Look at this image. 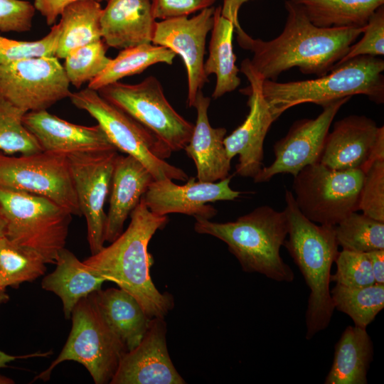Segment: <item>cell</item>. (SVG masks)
I'll list each match as a JSON object with an SVG mask.
<instances>
[{
  "label": "cell",
  "instance_id": "13",
  "mask_svg": "<svg viewBox=\"0 0 384 384\" xmlns=\"http://www.w3.org/2000/svg\"><path fill=\"white\" fill-rule=\"evenodd\" d=\"M117 156V150L67 155L78 202L86 220L91 255L105 247L107 214L104 206L110 191Z\"/></svg>",
  "mask_w": 384,
  "mask_h": 384
},
{
  "label": "cell",
  "instance_id": "19",
  "mask_svg": "<svg viewBox=\"0 0 384 384\" xmlns=\"http://www.w3.org/2000/svg\"><path fill=\"white\" fill-rule=\"evenodd\" d=\"M23 122L44 151L68 155L117 150L99 124L91 127L75 124L47 110L28 112L23 117Z\"/></svg>",
  "mask_w": 384,
  "mask_h": 384
},
{
  "label": "cell",
  "instance_id": "37",
  "mask_svg": "<svg viewBox=\"0 0 384 384\" xmlns=\"http://www.w3.org/2000/svg\"><path fill=\"white\" fill-rule=\"evenodd\" d=\"M336 272L331 282L349 287H363L375 283L367 252L342 250L335 260Z\"/></svg>",
  "mask_w": 384,
  "mask_h": 384
},
{
  "label": "cell",
  "instance_id": "35",
  "mask_svg": "<svg viewBox=\"0 0 384 384\" xmlns=\"http://www.w3.org/2000/svg\"><path fill=\"white\" fill-rule=\"evenodd\" d=\"M107 45L102 40L79 47L65 59L64 70L70 84L80 88L98 75L110 63Z\"/></svg>",
  "mask_w": 384,
  "mask_h": 384
},
{
  "label": "cell",
  "instance_id": "27",
  "mask_svg": "<svg viewBox=\"0 0 384 384\" xmlns=\"http://www.w3.org/2000/svg\"><path fill=\"white\" fill-rule=\"evenodd\" d=\"M209 55L204 63L205 75L215 74L216 84L212 97L217 99L235 90L240 84V70L235 65L233 37V22L221 14V6L215 8L211 29Z\"/></svg>",
  "mask_w": 384,
  "mask_h": 384
},
{
  "label": "cell",
  "instance_id": "39",
  "mask_svg": "<svg viewBox=\"0 0 384 384\" xmlns=\"http://www.w3.org/2000/svg\"><path fill=\"white\" fill-rule=\"evenodd\" d=\"M363 33L361 40L352 44L347 53L334 67L359 55L378 57L384 55V5L371 15Z\"/></svg>",
  "mask_w": 384,
  "mask_h": 384
},
{
  "label": "cell",
  "instance_id": "6",
  "mask_svg": "<svg viewBox=\"0 0 384 384\" xmlns=\"http://www.w3.org/2000/svg\"><path fill=\"white\" fill-rule=\"evenodd\" d=\"M4 236L55 264L65 247L72 214L44 196L0 188Z\"/></svg>",
  "mask_w": 384,
  "mask_h": 384
},
{
  "label": "cell",
  "instance_id": "28",
  "mask_svg": "<svg viewBox=\"0 0 384 384\" xmlns=\"http://www.w3.org/2000/svg\"><path fill=\"white\" fill-rule=\"evenodd\" d=\"M102 9L95 0H80L68 5L60 14L55 56L64 59L72 50L102 40Z\"/></svg>",
  "mask_w": 384,
  "mask_h": 384
},
{
  "label": "cell",
  "instance_id": "3",
  "mask_svg": "<svg viewBox=\"0 0 384 384\" xmlns=\"http://www.w3.org/2000/svg\"><path fill=\"white\" fill-rule=\"evenodd\" d=\"M283 210L288 223L284 245L303 275L310 294L306 311V338L326 329L335 309L331 290V270L339 252L335 226L317 225L299 210L293 193L285 191Z\"/></svg>",
  "mask_w": 384,
  "mask_h": 384
},
{
  "label": "cell",
  "instance_id": "26",
  "mask_svg": "<svg viewBox=\"0 0 384 384\" xmlns=\"http://www.w3.org/2000/svg\"><path fill=\"white\" fill-rule=\"evenodd\" d=\"M366 328L347 326L335 346L325 384H366L373 346Z\"/></svg>",
  "mask_w": 384,
  "mask_h": 384
},
{
  "label": "cell",
  "instance_id": "2",
  "mask_svg": "<svg viewBox=\"0 0 384 384\" xmlns=\"http://www.w3.org/2000/svg\"><path fill=\"white\" fill-rule=\"evenodd\" d=\"M129 216L127 228L83 262L132 294L149 318H164L174 308V300L171 294L160 292L152 282L148 245L155 233L166 225L168 218L151 212L142 198Z\"/></svg>",
  "mask_w": 384,
  "mask_h": 384
},
{
  "label": "cell",
  "instance_id": "43",
  "mask_svg": "<svg viewBox=\"0 0 384 384\" xmlns=\"http://www.w3.org/2000/svg\"><path fill=\"white\" fill-rule=\"evenodd\" d=\"M375 283L384 284V250L367 252Z\"/></svg>",
  "mask_w": 384,
  "mask_h": 384
},
{
  "label": "cell",
  "instance_id": "34",
  "mask_svg": "<svg viewBox=\"0 0 384 384\" xmlns=\"http://www.w3.org/2000/svg\"><path fill=\"white\" fill-rule=\"evenodd\" d=\"M26 113L0 95V151L5 154H31L43 151L23 124Z\"/></svg>",
  "mask_w": 384,
  "mask_h": 384
},
{
  "label": "cell",
  "instance_id": "44",
  "mask_svg": "<svg viewBox=\"0 0 384 384\" xmlns=\"http://www.w3.org/2000/svg\"><path fill=\"white\" fill-rule=\"evenodd\" d=\"M250 0H225L221 6V14L231 20L234 26L239 23L238 13L241 6Z\"/></svg>",
  "mask_w": 384,
  "mask_h": 384
},
{
  "label": "cell",
  "instance_id": "15",
  "mask_svg": "<svg viewBox=\"0 0 384 384\" xmlns=\"http://www.w3.org/2000/svg\"><path fill=\"white\" fill-rule=\"evenodd\" d=\"M240 71L250 82V86L243 90L249 96L250 111L242 124L225 137L223 144L230 160L236 155L239 156L235 166L236 174L254 178L264 167L263 144L275 120L262 94L263 80L251 68L249 59L242 62Z\"/></svg>",
  "mask_w": 384,
  "mask_h": 384
},
{
  "label": "cell",
  "instance_id": "24",
  "mask_svg": "<svg viewBox=\"0 0 384 384\" xmlns=\"http://www.w3.org/2000/svg\"><path fill=\"white\" fill-rule=\"evenodd\" d=\"M55 269L43 277L41 287L62 301L66 319L82 298L101 289L106 280L64 247L58 254Z\"/></svg>",
  "mask_w": 384,
  "mask_h": 384
},
{
  "label": "cell",
  "instance_id": "45",
  "mask_svg": "<svg viewBox=\"0 0 384 384\" xmlns=\"http://www.w3.org/2000/svg\"><path fill=\"white\" fill-rule=\"evenodd\" d=\"M48 354V353H36V354H32V355H28V356H11V355L7 354L4 351H0V368L7 367V363L16 360V358H26V357L35 356H46Z\"/></svg>",
  "mask_w": 384,
  "mask_h": 384
},
{
  "label": "cell",
  "instance_id": "25",
  "mask_svg": "<svg viewBox=\"0 0 384 384\" xmlns=\"http://www.w3.org/2000/svg\"><path fill=\"white\" fill-rule=\"evenodd\" d=\"M95 297L104 318L127 351L135 348L151 321L138 301L121 288L100 289Z\"/></svg>",
  "mask_w": 384,
  "mask_h": 384
},
{
  "label": "cell",
  "instance_id": "22",
  "mask_svg": "<svg viewBox=\"0 0 384 384\" xmlns=\"http://www.w3.org/2000/svg\"><path fill=\"white\" fill-rule=\"evenodd\" d=\"M100 26L107 47L122 50L151 43L156 19L151 0H105Z\"/></svg>",
  "mask_w": 384,
  "mask_h": 384
},
{
  "label": "cell",
  "instance_id": "31",
  "mask_svg": "<svg viewBox=\"0 0 384 384\" xmlns=\"http://www.w3.org/2000/svg\"><path fill=\"white\" fill-rule=\"evenodd\" d=\"M46 263L36 251L0 236V285L17 288L46 272Z\"/></svg>",
  "mask_w": 384,
  "mask_h": 384
},
{
  "label": "cell",
  "instance_id": "16",
  "mask_svg": "<svg viewBox=\"0 0 384 384\" xmlns=\"http://www.w3.org/2000/svg\"><path fill=\"white\" fill-rule=\"evenodd\" d=\"M215 9L210 6L191 18L181 16L155 23L151 43L171 50L179 55L184 63L188 107H193L198 92L208 82L203 69L206 40L213 28Z\"/></svg>",
  "mask_w": 384,
  "mask_h": 384
},
{
  "label": "cell",
  "instance_id": "12",
  "mask_svg": "<svg viewBox=\"0 0 384 384\" xmlns=\"http://www.w3.org/2000/svg\"><path fill=\"white\" fill-rule=\"evenodd\" d=\"M69 86L63 65L54 55L0 65V95L26 112L47 110L69 97Z\"/></svg>",
  "mask_w": 384,
  "mask_h": 384
},
{
  "label": "cell",
  "instance_id": "8",
  "mask_svg": "<svg viewBox=\"0 0 384 384\" xmlns=\"http://www.w3.org/2000/svg\"><path fill=\"white\" fill-rule=\"evenodd\" d=\"M70 319L71 330L62 351L35 380H47L55 366L73 361L85 366L95 383H110L127 349L102 314L95 292L77 303Z\"/></svg>",
  "mask_w": 384,
  "mask_h": 384
},
{
  "label": "cell",
  "instance_id": "38",
  "mask_svg": "<svg viewBox=\"0 0 384 384\" xmlns=\"http://www.w3.org/2000/svg\"><path fill=\"white\" fill-rule=\"evenodd\" d=\"M363 172L358 210L384 222V159L373 161Z\"/></svg>",
  "mask_w": 384,
  "mask_h": 384
},
{
  "label": "cell",
  "instance_id": "5",
  "mask_svg": "<svg viewBox=\"0 0 384 384\" xmlns=\"http://www.w3.org/2000/svg\"><path fill=\"white\" fill-rule=\"evenodd\" d=\"M384 60L359 55L333 68L316 78L277 82L263 80L262 91L274 120L288 109L311 102L321 107L352 97L366 95L376 104L384 102Z\"/></svg>",
  "mask_w": 384,
  "mask_h": 384
},
{
  "label": "cell",
  "instance_id": "47",
  "mask_svg": "<svg viewBox=\"0 0 384 384\" xmlns=\"http://www.w3.org/2000/svg\"><path fill=\"white\" fill-rule=\"evenodd\" d=\"M5 225V220L0 210V236L4 235Z\"/></svg>",
  "mask_w": 384,
  "mask_h": 384
},
{
  "label": "cell",
  "instance_id": "18",
  "mask_svg": "<svg viewBox=\"0 0 384 384\" xmlns=\"http://www.w3.org/2000/svg\"><path fill=\"white\" fill-rule=\"evenodd\" d=\"M172 363L163 317L151 319L140 343L122 356L111 384H185Z\"/></svg>",
  "mask_w": 384,
  "mask_h": 384
},
{
  "label": "cell",
  "instance_id": "4",
  "mask_svg": "<svg viewBox=\"0 0 384 384\" xmlns=\"http://www.w3.org/2000/svg\"><path fill=\"white\" fill-rule=\"evenodd\" d=\"M194 230L223 241L244 272L259 273L277 282L293 281L294 272L280 255L288 233L284 211L262 206L231 222L197 218Z\"/></svg>",
  "mask_w": 384,
  "mask_h": 384
},
{
  "label": "cell",
  "instance_id": "41",
  "mask_svg": "<svg viewBox=\"0 0 384 384\" xmlns=\"http://www.w3.org/2000/svg\"><path fill=\"white\" fill-rule=\"evenodd\" d=\"M215 0H151L155 19L188 16L191 14L212 6Z\"/></svg>",
  "mask_w": 384,
  "mask_h": 384
},
{
  "label": "cell",
  "instance_id": "21",
  "mask_svg": "<svg viewBox=\"0 0 384 384\" xmlns=\"http://www.w3.org/2000/svg\"><path fill=\"white\" fill-rule=\"evenodd\" d=\"M210 99L199 91L193 107L197 117L188 143L183 149L194 161L196 178L202 182H215L229 176L231 160L228 158L223 139L227 130L213 128L209 122L208 110Z\"/></svg>",
  "mask_w": 384,
  "mask_h": 384
},
{
  "label": "cell",
  "instance_id": "11",
  "mask_svg": "<svg viewBox=\"0 0 384 384\" xmlns=\"http://www.w3.org/2000/svg\"><path fill=\"white\" fill-rule=\"evenodd\" d=\"M0 188L44 196L73 215H82L67 155L42 151L15 156L0 151Z\"/></svg>",
  "mask_w": 384,
  "mask_h": 384
},
{
  "label": "cell",
  "instance_id": "10",
  "mask_svg": "<svg viewBox=\"0 0 384 384\" xmlns=\"http://www.w3.org/2000/svg\"><path fill=\"white\" fill-rule=\"evenodd\" d=\"M97 92L151 131L172 152L183 149L188 143L194 124L173 108L154 76L137 84L115 82Z\"/></svg>",
  "mask_w": 384,
  "mask_h": 384
},
{
  "label": "cell",
  "instance_id": "23",
  "mask_svg": "<svg viewBox=\"0 0 384 384\" xmlns=\"http://www.w3.org/2000/svg\"><path fill=\"white\" fill-rule=\"evenodd\" d=\"M154 180L137 159L117 156L112 173L105 241L113 242L123 232L124 224Z\"/></svg>",
  "mask_w": 384,
  "mask_h": 384
},
{
  "label": "cell",
  "instance_id": "1",
  "mask_svg": "<svg viewBox=\"0 0 384 384\" xmlns=\"http://www.w3.org/2000/svg\"><path fill=\"white\" fill-rule=\"evenodd\" d=\"M284 8L287 13L284 27L272 40L253 38L240 23L235 25L238 44L253 53L250 65L262 80L276 81L282 73L294 67L304 74L324 75L363 34L364 26H316L291 0H285Z\"/></svg>",
  "mask_w": 384,
  "mask_h": 384
},
{
  "label": "cell",
  "instance_id": "30",
  "mask_svg": "<svg viewBox=\"0 0 384 384\" xmlns=\"http://www.w3.org/2000/svg\"><path fill=\"white\" fill-rule=\"evenodd\" d=\"M176 55L171 50L151 43L122 49L98 75L88 82L87 87L97 91L125 77L141 73L154 64L171 65Z\"/></svg>",
  "mask_w": 384,
  "mask_h": 384
},
{
  "label": "cell",
  "instance_id": "42",
  "mask_svg": "<svg viewBox=\"0 0 384 384\" xmlns=\"http://www.w3.org/2000/svg\"><path fill=\"white\" fill-rule=\"evenodd\" d=\"M80 0H34L33 6L46 18L48 26H53L63 10L73 2ZM101 2L103 0H95Z\"/></svg>",
  "mask_w": 384,
  "mask_h": 384
},
{
  "label": "cell",
  "instance_id": "40",
  "mask_svg": "<svg viewBox=\"0 0 384 384\" xmlns=\"http://www.w3.org/2000/svg\"><path fill=\"white\" fill-rule=\"evenodd\" d=\"M35 8L28 1L0 0V31L24 33L33 25Z\"/></svg>",
  "mask_w": 384,
  "mask_h": 384
},
{
  "label": "cell",
  "instance_id": "20",
  "mask_svg": "<svg viewBox=\"0 0 384 384\" xmlns=\"http://www.w3.org/2000/svg\"><path fill=\"white\" fill-rule=\"evenodd\" d=\"M380 127L364 115L336 121L329 132L319 163L334 170L361 169L368 165Z\"/></svg>",
  "mask_w": 384,
  "mask_h": 384
},
{
  "label": "cell",
  "instance_id": "7",
  "mask_svg": "<svg viewBox=\"0 0 384 384\" xmlns=\"http://www.w3.org/2000/svg\"><path fill=\"white\" fill-rule=\"evenodd\" d=\"M69 98L74 106L87 112L97 122L117 150L137 159L154 180H188V175L181 169L164 160L172 153L168 146L97 90L87 87L71 92Z\"/></svg>",
  "mask_w": 384,
  "mask_h": 384
},
{
  "label": "cell",
  "instance_id": "29",
  "mask_svg": "<svg viewBox=\"0 0 384 384\" xmlns=\"http://www.w3.org/2000/svg\"><path fill=\"white\" fill-rule=\"evenodd\" d=\"M322 28L363 27L384 0H291Z\"/></svg>",
  "mask_w": 384,
  "mask_h": 384
},
{
  "label": "cell",
  "instance_id": "46",
  "mask_svg": "<svg viewBox=\"0 0 384 384\" xmlns=\"http://www.w3.org/2000/svg\"><path fill=\"white\" fill-rule=\"evenodd\" d=\"M6 289L3 288L0 285V306L9 301V297L6 292Z\"/></svg>",
  "mask_w": 384,
  "mask_h": 384
},
{
  "label": "cell",
  "instance_id": "32",
  "mask_svg": "<svg viewBox=\"0 0 384 384\" xmlns=\"http://www.w3.org/2000/svg\"><path fill=\"white\" fill-rule=\"evenodd\" d=\"M331 295L334 308L362 328H366L384 307V284L349 287L336 284Z\"/></svg>",
  "mask_w": 384,
  "mask_h": 384
},
{
  "label": "cell",
  "instance_id": "9",
  "mask_svg": "<svg viewBox=\"0 0 384 384\" xmlns=\"http://www.w3.org/2000/svg\"><path fill=\"white\" fill-rule=\"evenodd\" d=\"M363 178L361 169L334 170L319 162L304 167L294 177L293 196L309 220L335 226L358 210Z\"/></svg>",
  "mask_w": 384,
  "mask_h": 384
},
{
  "label": "cell",
  "instance_id": "14",
  "mask_svg": "<svg viewBox=\"0 0 384 384\" xmlns=\"http://www.w3.org/2000/svg\"><path fill=\"white\" fill-rule=\"evenodd\" d=\"M351 97L334 100L322 106V112L314 119L294 122L285 137L273 146L275 159L263 167L253 178L255 183L269 181L278 174L294 177L304 167L319 163L330 126L340 110Z\"/></svg>",
  "mask_w": 384,
  "mask_h": 384
},
{
  "label": "cell",
  "instance_id": "48",
  "mask_svg": "<svg viewBox=\"0 0 384 384\" xmlns=\"http://www.w3.org/2000/svg\"><path fill=\"white\" fill-rule=\"evenodd\" d=\"M223 1H225V0H223Z\"/></svg>",
  "mask_w": 384,
  "mask_h": 384
},
{
  "label": "cell",
  "instance_id": "17",
  "mask_svg": "<svg viewBox=\"0 0 384 384\" xmlns=\"http://www.w3.org/2000/svg\"><path fill=\"white\" fill-rule=\"evenodd\" d=\"M231 177L218 182L196 181L195 177H191L184 185L176 184L171 179L154 180L142 199L149 210L158 215L175 213L210 220L217 210L207 203L233 201L241 194L230 187Z\"/></svg>",
  "mask_w": 384,
  "mask_h": 384
},
{
  "label": "cell",
  "instance_id": "33",
  "mask_svg": "<svg viewBox=\"0 0 384 384\" xmlns=\"http://www.w3.org/2000/svg\"><path fill=\"white\" fill-rule=\"evenodd\" d=\"M336 238L342 250L368 252L384 250V222L353 212L335 225Z\"/></svg>",
  "mask_w": 384,
  "mask_h": 384
},
{
  "label": "cell",
  "instance_id": "36",
  "mask_svg": "<svg viewBox=\"0 0 384 384\" xmlns=\"http://www.w3.org/2000/svg\"><path fill=\"white\" fill-rule=\"evenodd\" d=\"M59 33L58 25L54 24L46 36L37 41H17L0 36V65L30 58L55 56Z\"/></svg>",
  "mask_w": 384,
  "mask_h": 384
}]
</instances>
